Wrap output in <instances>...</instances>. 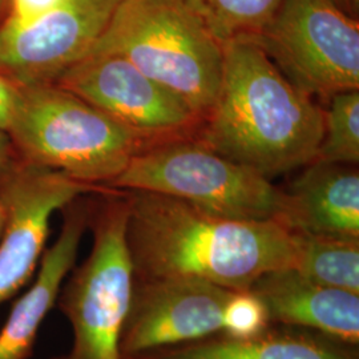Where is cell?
<instances>
[{
  "mask_svg": "<svg viewBox=\"0 0 359 359\" xmlns=\"http://www.w3.org/2000/svg\"><path fill=\"white\" fill-rule=\"evenodd\" d=\"M124 192L135 280L187 278L237 292L295 268L298 236L277 219L222 217L164 194Z\"/></svg>",
  "mask_w": 359,
  "mask_h": 359,
  "instance_id": "1",
  "label": "cell"
},
{
  "mask_svg": "<svg viewBox=\"0 0 359 359\" xmlns=\"http://www.w3.org/2000/svg\"><path fill=\"white\" fill-rule=\"evenodd\" d=\"M217 96L194 137L273 179L317 158L323 109L294 87L252 39L222 44Z\"/></svg>",
  "mask_w": 359,
  "mask_h": 359,
  "instance_id": "2",
  "label": "cell"
},
{
  "mask_svg": "<svg viewBox=\"0 0 359 359\" xmlns=\"http://www.w3.org/2000/svg\"><path fill=\"white\" fill-rule=\"evenodd\" d=\"M7 132L18 157L84 185L108 187L152 145L55 83L16 86Z\"/></svg>",
  "mask_w": 359,
  "mask_h": 359,
  "instance_id": "3",
  "label": "cell"
},
{
  "mask_svg": "<svg viewBox=\"0 0 359 359\" xmlns=\"http://www.w3.org/2000/svg\"><path fill=\"white\" fill-rule=\"evenodd\" d=\"M90 53L128 59L200 123L216 100L224 48L184 0H121Z\"/></svg>",
  "mask_w": 359,
  "mask_h": 359,
  "instance_id": "4",
  "label": "cell"
},
{
  "mask_svg": "<svg viewBox=\"0 0 359 359\" xmlns=\"http://www.w3.org/2000/svg\"><path fill=\"white\" fill-rule=\"evenodd\" d=\"M107 188L164 194L236 219L280 221L283 215V189L271 179L194 136L148 145Z\"/></svg>",
  "mask_w": 359,
  "mask_h": 359,
  "instance_id": "5",
  "label": "cell"
},
{
  "mask_svg": "<svg viewBox=\"0 0 359 359\" xmlns=\"http://www.w3.org/2000/svg\"><path fill=\"white\" fill-rule=\"evenodd\" d=\"M103 197L92 204L90 256L71 270L56 302L71 325L72 345L52 359H123L120 342L133 287L128 201L124 191L109 188Z\"/></svg>",
  "mask_w": 359,
  "mask_h": 359,
  "instance_id": "6",
  "label": "cell"
},
{
  "mask_svg": "<svg viewBox=\"0 0 359 359\" xmlns=\"http://www.w3.org/2000/svg\"><path fill=\"white\" fill-rule=\"evenodd\" d=\"M252 40L313 99L359 90L358 20L330 0H283Z\"/></svg>",
  "mask_w": 359,
  "mask_h": 359,
  "instance_id": "7",
  "label": "cell"
},
{
  "mask_svg": "<svg viewBox=\"0 0 359 359\" xmlns=\"http://www.w3.org/2000/svg\"><path fill=\"white\" fill-rule=\"evenodd\" d=\"M148 142L193 136L200 118L177 96L112 53H88L55 81Z\"/></svg>",
  "mask_w": 359,
  "mask_h": 359,
  "instance_id": "8",
  "label": "cell"
},
{
  "mask_svg": "<svg viewBox=\"0 0 359 359\" xmlns=\"http://www.w3.org/2000/svg\"><path fill=\"white\" fill-rule=\"evenodd\" d=\"M92 187L18 158L0 177L6 224L0 236V305L28 286L38 271L55 212Z\"/></svg>",
  "mask_w": 359,
  "mask_h": 359,
  "instance_id": "9",
  "label": "cell"
},
{
  "mask_svg": "<svg viewBox=\"0 0 359 359\" xmlns=\"http://www.w3.org/2000/svg\"><path fill=\"white\" fill-rule=\"evenodd\" d=\"M121 0H63L25 27L0 26V74L15 86L55 83L86 57Z\"/></svg>",
  "mask_w": 359,
  "mask_h": 359,
  "instance_id": "10",
  "label": "cell"
},
{
  "mask_svg": "<svg viewBox=\"0 0 359 359\" xmlns=\"http://www.w3.org/2000/svg\"><path fill=\"white\" fill-rule=\"evenodd\" d=\"M233 292L198 280L133 278L121 358L222 333V313Z\"/></svg>",
  "mask_w": 359,
  "mask_h": 359,
  "instance_id": "11",
  "label": "cell"
},
{
  "mask_svg": "<svg viewBox=\"0 0 359 359\" xmlns=\"http://www.w3.org/2000/svg\"><path fill=\"white\" fill-rule=\"evenodd\" d=\"M62 210L65 221L59 237L46 249L35 277L16 298L0 329V359H29L34 355L39 332L75 268L81 238L90 228L92 204L77 197Z\"/></svg>",
  "mask_w": 359,
  "mask_h": 359,
  "instance_id": "12",
  "label": "cell"
},
{
  "mask_svg": "<svg viewBox=\"0 0 359 359\" xmlns=\"http://www.w3.org/2000/svg\"><path fill=\"white\" fill-rule=\"evenodd\" d=\"M249 290L265 305L271 325L305 329L358 346L359 294L314 283L294 268L268 271Z\"/></svg>",
  "mask_w": 359,
  "mask_h": 359,
  "instance_id": "13",
  "label": "cell"
},
{
  "mask_svg": "<svg viewBox=\"0 0 359 359\" xmlns=\"http://www.w3.org/2000/svg\"><path fill=\"white\" fill-rule=\"evenodd\" d=\"M280 221L290 231L359 240V172L357 165L314 160L281 188Z\"/></svg>",
  "mask_w": 359,
  "mask_h": 359,
  "instance_id": "14",
  "label": "cell"
},
{
  "mask_svg": "<svg viewBox=\"0 0 359 359\" xmlns=\"http://www.w3.org/2000/svg\"><path fill=\"white\" fill-rule=\"evenodd\" d=\"M127 359H359L358 346L305 329L271 325L250 338L216 334Z\"/></svg>",
  "mask_w": 359,
  "mask_h": 359,
  "instance_id": "15",
  "label": "cell"
},
{
  "mask_svg": "<svg viewBox=\"0 0 359 359\" xmlns=\"http://www.w3.org/2000/svg\"><path fill=\"white\" fill-rule=\"evenodd\" d=\"M294 269L306 278L359 294V240L297 233Z\"/></svg>",
  "mask_w": 359,
  "mask_h": 359,
  "instance_id": "16",
  "label": "cell"
},
{
  "mask_svg": "<svg viewBox=\"0 0 359 359\" xmlns=\"http://www.w3.org/2000/svg\"><path fill=\"white\" fill-rule=\"evenodd\" d=\"M221 44L261 34L283 0H184Z\"/></svg>",
  "mask_w": 359,
  "mask_h": 359,
  "instance_id": "17",
  "label": "cell"
},
{
  "mask_svg": "<svg viewBox=\"0 0 359 359\" xmlns=\"http://www.w3.org/2000/svg\"><path fill=\"white\" fill-rule=\"evenodd\" d=\"M323 109V136L317 161L359 164V90L341 92Z\"/></svg>",
  "mask_w": 359,
  "mask_h": 359,
  "instance_id": "18",
  "label": "cell"
},
{
  "mask_svg": "<svg viewBox=\"0 0 359 359\" xmlns=\"http://www.w3.org/2000/svg\"><path fill=\"white\" fill-rule=\"evenodd\" d=\"M271 326L268 310L250 290L233 292L222 313V333L234 338H250Z\"/></svg>",
  "mask_w": 359,
  "mask_h": 359,
  "instance_id": "19",
  "label": "cell"
},
{
  "mask_svg": "<svg viewBox=\"0 0 359 359\" xmlns=\"http://www.w3.org/2000/svg\"><path fill=\"white\" fill-rule=\"evenodd\" d=\"M63 0H8L10 13L4 23L25 27L51 13Z\"/></svg>",
  "mask_w": 359,
  "mask_h": 359,
  "instance_id": "20",
  "label": "cell"
},
{
  "mask_svg": "<svg viewBox=\"0 0 359 359\" xmlns=\"http://www.w3.org/2000/svg\"><path fill=\"white\" fill-rule=\"evenodd\" d=\"M18 96V87L11 80L0 74V128L7 130L13 105Z\"/></svg>",
  "mask_w": 359,
  "mask_h": 359,
  "instance_id": "21",
  "label": "cell"
},
{
  "mask_svg": "<svg viewBox=\"0 0 359 359\" xmlns=\"http://www.w3.org/2000/svg\"><path fill=\"white\" fill-rule=\"evenodd\" d=\"M18 154L15 151L13 140L7 130L0 128V177L13 167L18 160Z\"/></svg>",
  "mask_w": 359,
  "mask_h": 359,
  "instance_id": "22",
  "label": "cell"
},
{
  "mask_svg": "<svg viewBox=\"0 0 359 359\" xmlns=\"http://www.w3.org/2000/svg\"><path fill=\"white\" fill-rule=\"evenodd\" d=\"M338 8H341L344 13L357 18L358 13L359 0H330Z\"/></svg>",
  "mask_w": 359,
  "mask_h": 359,
  "instance_id": "23",
  "label": "cell"
},
{
  "mask_svg": "<svg viewBox=\"0 0 359 359\" xmlns=\"http://www.w3.org/2000/svg\"><path fill=\"white\" fill-rule=\"evenodd\" d=\"M4 224H6V209L0 203V236H1V231H3V228H4Z\"/></svg>",
  "mask_w": 359,
  "mask_h": 359,
  "instance_id": "24",
  "label": "cell"
},
{
  "mask_svg": "<svg viewBox=\"0 0 359 359\" xmlns=\"http://www.w3.org/2000/svg\"><path fill=\"white\" fill-rule=\"evenodd\" d=\"M7 3H8V0H0V13H1V10L6 7Z\"/></svg>",
  "mask_w": 359,
  "mask_h": 359,
  "instance_id": "25",
  "label": "cell"
}]
</instances>
